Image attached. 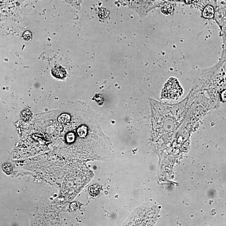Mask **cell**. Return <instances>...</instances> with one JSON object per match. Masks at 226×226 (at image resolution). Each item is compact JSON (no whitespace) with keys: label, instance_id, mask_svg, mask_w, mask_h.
<instances>
[{"label":"cell","instance_id":"1","mask_svg":"<svg viewBox=\"0 0 226 226\" xmlns=\"http://www.w3.org/2000/svg\"><path fill=\"white\" fill-rule=\"evenodd\" d=\"M156 213L151 209H143L137 212L127 225H152L155 222Z\"/></svg>","mask_w":226,"mask_h":226},{"label":"cell","instance_id":"2","mask_svg":"<svg viewBox=\"0 0 226 226\" xmlns=\"http://www.w3.org/2000/svg\"><path fill=\"white\" fill-rule=\"evenodd\" d=\"M182 88L176 79L171 78L165 86L162 96L167 99H175L181 96Z\"/></svg>","mask_w":226,"mask_h":226},{"label":"cell","instance_id":"3","mask_svg":"<svg viewBox=\"0 0 226 226\" xmlns=\"http://www.w3.org/2000/svg\"><path fill=\"white\" fill-rule=\"evenodd\" d=\"M52 73L53 75L57 79H63L66 76V71L60 65H55L52 70Z\"/></svg>","mask_w":226,"mask_h":226},{"label":"cell","instance_id":"4","mask_svg":"<svg viewBox=\"0 0 226 226\" xmlns=\"http://www.w3.org/2000/svg\"><path fill=\"white\" fill-rule=\"evenodd\" d=\"M214 8L210 5L207 6L203 10L202 16L205 19H212L214 17Z\"/></svg>","mask_w":226,"mask_h":226},{"label":"cell","instance_id":"5","mask_svg":"<svg viewBox=\"0 0 226 226\" xmlns=\"http://www.w3.org/2000/svg\"><path fill=\"white\" fill-rule=\"evenodd\" d=\"M174 11V7L172 4L166 3L164 4L162 8V11L165 14H170Z\"/></svg>","mask_w":226,"mask_h":226},{"label":"cell","instance_id":"6","mask_svg":"<svg viewBox=\"0 0 226 226\" xmlns=\"http://www.w3.org/2000/svg\"><path fill=\"white\" fill-rule=\"evenodd\" d=\"M99 186L97 185L90 186L88 189L89 193L92 197H97L99 193Z\"/></svg>","mask_w":226,"mask_h":226},{"label":"cell","instance_id":"7","mask_svg":"<svg viewBox=\"0 0 226 226\" xmlns=\"http://www.w3.org/2000/svg\"><path fill=\"white\" fill-rule=\"evenodd\" d=\"M2 169L3 172L7 175H11L13 171V167L11 164L6 163H4L2 166Z\"/></svg>","mask_w":226,"mask_h":226},{"label":"cell","instance_id":"8","mask_svg":"<svg viewBox=\"0 0 226 226\" xmlns=\"http://www.w3.org/2000/svg\"><path fill=\"white\" fill-rule=\"evenodd\" d=\"M78 134L81 137H85L86 135V128L85 127H82L79 128L78 131Z\"/></svg>","mask_w":226,"mask_h":226},{"label":"cell","instance_id":"9","mask_svg":"<svg viewBox=\"0 0 226 226\" xmlns=\"http://www.w3.org/2000/svg\"><path fill=\"white\" fill-rule=\"evenodd\" d=\"M32 33L29 31H26L23 34V37L25 40L29 41L31 40L32 38Z\"/></svg>","mask_w":226,"mask_h":226},{"label":"cell","instance_id":"10","mask_svg":"<svg viewBox=\"0 0 226 226\" xmlns=\"http://www.w3.org/2000/svg\"><path fill=\"white\" fill-rule=\"evenodd\" d=\"M67 140L68 143H71L74 141L75 140V135L73 133H69L67 135Z\"/></svg>","mask_w":226,"mask_h":226},{"label":"cell","instance_id":"11","mask_svg":"<svg viewBox=\"0 0 226 226\" xmlns=\"http://www.w3.org/2000/svg\"><path fill=\"white\" fill-rule=\"evenodd\" d=\"M221 100L226 102V90H223L221 94Z\"/></svg>","mask_w":226,"mask_h":226},{"label":"cell","instance_id":"12","mask_svg":"<svg viewBox=\"0 0 226 226\" xmlns=\"http://www.w3.org/2000/svg\"><path fill=\"white\" fill-rule=\"evenodd\" d=\"M194 0H185V2L186 3H187V4H190V3H192L193 2H194Z\"/></svg>","mask_w":226,"mask_h":226}]
</instances>
